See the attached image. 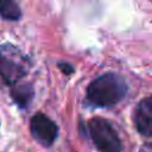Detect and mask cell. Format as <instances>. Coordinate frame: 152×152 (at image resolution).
<instances>
[{
	"instance_id": "obj_7",
	"label": "cell",
	"mask_w": 152,
	"mask_h": 152,
	"mask_svg": "<svg viewBox=\"0 0 152 152\" xmlns=\"http://www.w3.org/2000/svg\"><path fill=\"white\" fill-rule=\"evenodd\" d=\"M0 15L5 20H19L21 11L15 0H0Z\"/></svg>"
},
{
	"instance_id": "obj_3",
	"label": "cell",
	"mask_w": 152,
	"mask_h": 152,
	"mask_svg": "<svg viewBox=\"0 0 152 152\" xmlns=\"http://www.w3.org/2000/svg\"><path fill=\"white\" fill-rule=\"evenodd\" d=\"M88 132L97 150L103 152H119L122 150L118 132L108 120L103 118H93L88 122Z\"/></svg>"
},
{
	"instance_id": "obj_5",
	"label": "cell",
	"mask_w": 152,
	"mask_h": 152,
	"mask_svg": "<svg viewBox=\"0 0 152 152\" xmlns=\"http://www.w3.org/2000/svg\"><path fill=\"white\" fill-rule=\"evenodd\" d=\"M134 124L137 131L144 137H152V96L142 99L134 110Z\"/></svg>"
},
{
	"instance_id": "obj_1",
	"label": "cell",
	"mask_w": 152,
	"mask_h": 152,
	"mask_svg": "<svg viewBox=\"0 0 152 152\" xmlns=\"http://www.w3.org/2000/svg\"><path fill=\"white\" fill-rule=\"evenodd\" d=\"M127 93L125 78L115 72H106L94 78L86 93L87 102L97 108H108L118 104Z\"/></svg>"
},
{
	"instance_id": "obj_8",
	"label": "cell",
	"mask_w": 152,
	"mask_h": 152,
	"mask_svg": "<svg viewBox=\"0 0 152 152\" xmlns=\"http://www.w3.org/2000/svg\"><path fill=\"white\" fill-rule=\"evenodd\" d=\"M57 65H58V69L62 70V72H64L65 75H70L71 72H74V66H72L70 63H66V62H59Z\"/></svg>"
},
{
	"instance_id": "obj_2",
	"label": "cell",
	"mask_w": 152,
	"mask_h": 152,
	"mask_svg": "<svg viewBox=\"0 0 152 152\" xmlns=\"http://www.w3.org/2000/svg\"><path fill=\"white\" fill-rule=\"evenodd\" d=\"M30 61L14 45H0V77L5 83L13 86L18 83L28 71Z\"/></svg>"
},
{
	"instance_id": "obj_6",
	"label": "cell",
	"mask_w": 152,
	"mask_h": 152,
	"mask_svg": "<svg viewBox=\"0 0 152 152\" xmlns=\"http://www.w3.org/2000/svg\"><path fill=\"white\" fill-rule=\"evenodd\" d=\"M33 88L31 84H13L11 89V96L17 106L20 108H27L33 99Z\"/></svg>"
},
{
	"instance_id": "obj_4",
	"label": "cell",
	"mask_w": 152,
	"mask_h": 152,
	"mask_svg": "<svg viewBox=\"0 0 152 152\" xmlns=\"http://www.w3.org/2000/svg\"><path fill=\"white\" fill-rule=\"evenodd\" d=\"M30 129L33 139L45 147L51 146L58 135V127L55 121L43 113H37L31 118Z\"/></svg>"
}]
</instances>
